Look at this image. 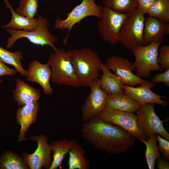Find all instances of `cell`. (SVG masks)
Masks as SVG:
<instances>
[{
  "instance_id": "d6986e66",
  "label": "cell",
  "mask_w": 169,
  "mask_h": 169,
  "mask_svg": "<svg viewBox=\"0 0 169 169\" xmlns=\"http://www.w3.org/2000/svg\"><path fill=\"white\" fill-rule=\"evenodd\" d=\"M100 69L102 74L97 81L101 89L108 95L124 93L120 79L111 72L106 64L102 63Z\"/></svg>"
},
{
  "instance_id": "9a60e30c",
  "label": "cell",
  "mask_w": 169,
  "mask_h": 169,
  "mask_svg": "<svg viewBox=\"0 0 169 169\" xmlns=\"http://www.w3.org/2000/svg\"><path fill=\"white\" fill-rule=\"evenodd\" d=\"M27 71L28 81L40 85L46 95L52 94L53 90L50 84L51 71L47 63L43 64L34 59L29 63Z\"/></svg>"
},
{
  "instance_id": "277c9868",
  "label": "cell",
  "mask_w": 169,
  "mask_h": 169,
  "mask_svg": "<svg viewBox=\"0 0 169 169\" xmlns=\"http://www.w3.org/2000/svg\"><path fill=\"white\" fill-rule=\"evenodd\" d=\"M38 26L35 29L30 31L13 30L10 28H6V31L10 36L7 41L6 48H10L18 39L25 38L29 42L36 45L42 47L48 45L51 47L54 52L57 51V49L54 43L58 39L53 35L49 32V28L50 23L48 19L38 15Z\"/></svg>"
},
{
  "instance_id": "ac0fdd59",
  "label": "cell",
  "mask_w": 169,
  "mask_h": 169,
  "mask_svg": "<svg viewBox=\"0 0 169 169\" xmlns=\"http://www.w3.org/2000/svg\"><path fill=\"white\" fill-rule=\"evenodd\" d=\"M15 88L13 91L14 100L19 107L37 101L41 96L40 91L29 85L20 78L15 79Z\"/></svg>"
},
{
  "instance_id": "d4e9b609",
  "label": "cell",
  "mask_w": 169,
  "mask_h": 169,
  "mask_svg": "<svg viewBox=\"0 0 169 169\" xmlns=\"http://www.w3.org/2000/svg\"><path fill=\"white\" fill-rule=\"evenodd\" d=\"M23 58L21 51L10 52L0 46V59L5 64L13 66L21 75L26 77L27 71L23 68L21 62Z\"/></svg>"
},
{
  "instance_id": "7c38bea8",
  "label": "cell",
  "mask_w": 169,
  "mask_h": 169,
  "mask_svg": "<svg viewBox=\"0 0 169 169\" xmlns=\"http://www.w3.org/2000/svg\"><path fill=\"white\" fill-rule=\"evenodd\" d=\"M97 80L90 85V93L81 107V118L84 122L90 120L106 107L108 95L100 88Z\"/></svg>"
},
{
  "instance_id": "e575fe53",
  "label": "cell",
  "mask_w": 169,
  "mask_h": 169,
  "mask_svg": "<svg viewBox=\"0 0 169 169\" xmlns=\"http://www.w3.org/2000/svg\"><path fill=\"white\" fill-rule=\"evenodd\" d=\"M156 163L157 167L159 169H168L169 168V163L168 160L160 157L156 159Z\"/></svg>"
},
{
  "instance_id": "603a6c76",
  "label": "cell",
  "mask_w": 169,
  "mask_h": 169,
  "mask_svg": "<svg viewBox=\"0 0 169 169\" xmlns=\"http://www.w3.org/2000/svg\"><path fill=\"white\" fill-rule=\"evenodd\" d=\"M69 169H88L90 162L85 157L82 146L77 143L69 152Z\"/></svg>"
},
{
  "instance_id": "cb8c5ba5",
  "label": "cell",
  "mask_w": 169,
  "mask_h": 169,
  "mask_svg": "<svg viewBox=\"0 0 169 169\" xmlns=\"http://www.w3.org/2000/svg\"><path fill=\"white\" fill-rule=\"evenodd\" d=\"M0 169H29L17 153L6 150L0 155Z\"/></svg>"
},
{
  "instance_id": "e0dca14e",
  "label": "cell",
  "mask_w": 169,
  "mask_h": 169,
  "mask_svg": "<svg viewBox=\"0 0 169 169\" xmlns=\"http://www.w3.org/2000/svg\"><path fill=\"white\" fill-rule=\"evenodd\" d=\"M168 22L149 16L145 18L143 29L144 45L153 43H161L166 34H169Z\"/></svg>"
},
{
  "instance_id": "f546056e",
  "label": "cell",
  "mask_w": 169,
  "mask_h": 169,
  "mask_svg": "<svg viewBox=\"0 0 169 169\" xmlns=\"http://www.w3.org/2000/svg\"><path fill=\"white\" fill-rule=\"evenodd\" d=\"M157 61L162 69L169 68V46L164 45L158 49Z\"/></svg>"
},
{
  "instance_id": "f1b7e54d",
  "label": "cell",
  "mask_w": 169,
  "mask_h": 169,
  "mask_svg": "<svg viewBox=\"0 0 169 169\" xmlns=\"http://www.w3.org/2000/svg\"><path fill=\"white\" fill-rule=\"evenodd\" d=\"M15 12L20 15L33 18L38 11V0H19Z\"/></svg>"
},
{
  "instance_id": "6da1fadb",
  "label": "cell",
  "mask_w": 169,
  "mask_h": 169,
  "mask_svg": "<svg viewBox=\"0 0 169 169\" xmlns=\"http://www.w3.org/2000/svg\"><path fill=\"white\" fill-rule=\"evenodd\" d=\"M80 131L82 138L92 146L110 154L125 152L135 142V139L127 131L97 116L84 122Z\"/></svg>"
},
{
  "instance_id": "8992f818",
  "label": "cell",
  "mask_w": 169,
  "mask_h": 169,
  "mask_svg": "<svg viewBox=\"0 0 169 169\" xmlns=\"http://www.w3.org/2000/svg\"><path fill=\"white\" fill-rule=\"evenodd\" d=\"M161 43H153L131 50L135 58V61L132 63L133 67L138 76L150 78L152 75V70L162 71L157 61L158 49Z\"/></svg>"
},
{
  "instance_id": "8fae6325",
  "label": "cell",
  "mask_w": 169,
  "mask_h": 169,
  "mask_svg": "<svg viewBox=\"0 0 169 169\" xmlns=\"http://www.w3.org/2000/svg\"><path fill=\"white\" fill-rule=\"evenodd\" d=\"M29 139L37 143V148L32 154L22 153L21 157L29 169H41L42 168L49 169L52 161V150L50 145L48 142L47 136L41 134L33 135Z\"/></svg>"
},
{
  "instance_id": "4dcf8cb0",
  "label": "cell",
  "mask_w": 169,
  "mask_h": 169,
  "mask_svg": "<svg viewBox=\"0 0 169 169\" xmlns=\"http://www.w3.org/2000/svg\"><path fill=\"white\" fill-rule=\"evenodd\" d=\"M156 137L159 145L158 146L162 158L166 160L169 159V141L158 134Z\"/></svg>"
},
{
  "instance_id": "4fadbf2b",
  "label": "cell",
  "mask_w": 169,
  "mask_h": 169,
  "mask_svg": "<svg viewBox=\"0 0 169 169\" xmlns=\"http://www.w3.org/2000/svg\"><path fill=\"white\" fill-rule=\"evenodd\" d=\"M106 64L120 79L123 85L133 86L147 81L133 73L132 63L126 58L112 56L107 59Z\"/></svg>"
},
{
  "instance_id": "4316f807",
  "label": "cell",
  "mask_w": 169,
  "mask_h": 169,
  "mask_svg": "<svg viewBox=\"0 0 169 169\" xmlns=\"http://www.w3.org/2000/svg\"><path fill=\"white\" fill-rule=\"evenodd\" d=\"M149 16L169 22V0H155L148 9Z\"/></svg>"
},
{
  "instance_id": "8d00e7d4",
  "label": "cell",
  "mask_w": 169,
  "mask_h": 169,
  "mask_svg": "<svg viewBox=\"0 0 169 169\" xmlns=\"http://www.w3.org/2000/svg\"><path fill=\"white\" fill-rule=\"evenodd\" d=\"M1 123H2V121H1V120L0 119V127L1 125Z\"/></svg>"
},
{
  "instance_id": "5b68a950",
  "label": "cell",
  "mask_w": 169,
  "mask_h": 169,
  "mask_svg": "<svg viewBox=\"0 0 169 169\" xmlns=\"http://www.w3.org/2000/svg\"><path fill=\"white\" fill-rule=\"evenodd\" d=\"M144 15L137 8L126 13L120 31L119 41L126 49L131 51L136 47L144 46Z\"/></svg>"
},
{
  "instance_id": "d6a6232c",
  "label": "cell",
  "mask_w": 169,
  "mask_h": 169,
  "mask_svg": "<svg viewBox=\"0 0 169 169\" xmlns=\"http://www.w3.org/2000/svg\"><path fill=\"white\" fill-rule=\"evenodd\" d=\"M155 0H136L137 8L144 14Z\"/></svg>"
},
{
  "instance_id": "52a82bcc",
  "label": "cell",
  "mask_w": 169,
  "mask_h": 169,
  "mask_svg": "<svg viewBox=\"0 0 169 169\" xmlns=\"http://www.w3.org/2000/svg\"><path fill=\"white\" fill-rule=\"evenodd\" d=\"M102 7L96 4L95 0H82L81 3L75 6L67 14V18L61 19L57 17L55 20V28L59 29H67L68 32L63 41L66 42L71 30L77 23H80L85 18L93 16L100 19L102 16Z\"/></svg>"
},
{
  "instance_id": "7402d4cb",
  "label": "cell",
  "mask_w": 169,
  "mask_h": 169,
  "mask_svg": "<svg viewBox=\"0 0 169 169\" xmlns=\"http://www.w3.org/2000/svg\"><path fill=\"white\" fill-rule=\"evenodd\" d=\"M77 143L74 139L66 138L53 141L50 144L53 155L49 169H57L60 167L66 155Z\"/></svg>"
},
{
  "instance_id": "7a4b0ae2",
  "label": "cell",
  "mask_w": 169,
  "mask_h": 169,
  "mask_svg": "<svg viewBox=\"0 0 169 169\" xmlns=\"http://www.w3.org/2000/svg\"><path fill=\"white\" fill-rule=\"evenodd\" d=\"M72 51L71 62L81 86L89 87L99 79L102 61L98 54L90 48Z\"/></svg>"
},
{
  "instance_id": "9c48e42d",
  "label": "cell",
  "mask_w": 169,
  "mask_h": 169,
  "mask_svg": "<svg viewBox=\"0 0 169 169\" xmlns=\"http://www.w3.org/2000/svg\"><path fill=\"white\" fill-rule=\"evenodd\" d=\"M126 13L115 12L104 6L102 9L101 18L97 25L99 34L103 39L112 44L119 43V35Z\"/></svg>"
},
{
  "instance_id": "836d02e7",
  "label": "cell",
  "mask_w": 169,
  "mask_h": 169,
  "mask_svg": "<svg viewBox=\"0 0 169 169\" xmlns=\"http://www.w3.org/2000/svg\"><path fill=\"white\" fill-rule=\"evenodd\" d=\"M17 72L15 69L8 67L0 59V77L4 75L14 76Z\"/></svg>"
},
{
  "instance_id": "d590c367",
  "label": "cell",
  "mask_w": 169,
  "mask_h": 169,
  "mask_svg": "<svg viewBox=\"0 0 169 169\" xmlns=\"http://www.w3.org/2000/svg\"><path fill=\"white\" fill-rule=\"evenodd\" d=\"M3 82V81L2 79L1 78H0V83H2Z\"/></svg>"
},
{
  "instance_id": "ba28073f",
  "label": "cell",
  "mask_w": 169,
  "mask_h": 169,
  "mask_svg": "<svg viewBox=\"0 0 169 169\" xmlns=\"http://www.w3.org/2000/svg\"><path fill=\"white\" fill-rule=\"evenodd\" d=\"M96 116L103 121L124 129L135 139L140 141L148 139L139 127L137 116L133 113L113 110L106 107Z\"/></svg>"
},
{
  "instance_id": "74e56055",
  "label": "cell",
  "mask_w": 169,
  "mask_h": 169,
  "mask_svg": "<svg viewBox=\"0 0 169 169\" xmlns=\"http://www.w3.org/2000/svg\"><path fill=\"white\" fill-rule=\"evenodd\" d=\"M43 1H49V0H42Z\"/></svg>"
},
{
  "instance_id": "484cf974",
  "label": "cell",
  "mask_w": 169,
  "mask_h": 169,
  "mask_svg": "<svg viewBox=\"0 0 169 169\" xmlns=\"http://www.w3.org/2000/svg\"><path fill=\"white\" fill-rule=\"evenodd\" d=\"M140 141L146 147L145 156L148 168L154 169L156 160L161 156L157 144L156 134H152L146 140Z\"/></svg>"
},
{
  "instance_id": "83f0119b",
  "label": "cell",
  "mask_w": 169,
  "mask_h": 169,
  "mask_svg": "<svg viewBox=\"0 0 169 169\" xmlns=\"http://www.w3.org/2000/svg\"><path fill=\"white\" fill-rule=\"evenodd\" d=\"M104 6L120 13H126L137 8L136 0H104Z\"/></svg>"
},
{
  "instance_id": "2e32d148",
  "label": "cell",
  "mask_w": 169,
  "mask_h": 169,
  "mask_svg": "<svg viewBox=\"0 0 169 169\" xmlns=\"http://www.w3.org/2000/svg\"><path fill=\"white\" fill-rule=\"evenodd\" d=\"M40 107L37 101L19 107L16 112L15 120L20 126L18 142H22L28 139L25 136L26 133L30 126L37 120Z\"/></svg>"
},
{
  "instance_id": "44dd1931",
  "label": "cell",
  "mask_w": 169,
  "mask_h": 169,
  "mask_svg": "<svg viewBox=\"0 0 169 169\" xmlns=\"http://www.w3.org/2000/svg\"><path fill=\"white\" fill-rule=\"evenodd\" d=\"M141 105L123 93L108 95L106 107L113 110L134 113Z\"/></svg>"
},
{
  "instance_id": "1f68e13d",
  "label": "cell",
  "mask_w": 169,
  "mask_h": 169,
  "mask_svg": "<svg viewBox=\"0 0 169 169\" xmlns=\"http://www.w3.org/2000/svg\"><path fill=\"white\" fill-rule=\"evenodd\" d=\"M153 83L163 82L167 87L169 86V68L164 72L156 75L151 80Z\"/></svg>"
},
{
  "instance_id": "5bb4252c",
  "label": "cell",
  "mask_w": 169,
  "mask_h": 169,
  "mask_svg": "<svg viewBox=\"0 0 169 169\" xmlns=\"http://www.w3.org/2000/svg\"><path fill=\"white\" fill-rule=\"evenodd\" d=\"M155 85V83L147 81L137 87L124 85L122 87L124 94L131 97L141 105L153 103L166 107L168 105V101L161 99H165L166 97L156 94L151 90V88Z\"/></svg>"
},
{
  "instance_id": "30bf717a",
  "label": "cell",
  "mask_w": 169,
  "mask_h": 169,
  "mask_svg": "<svg viewBox=\"0 0 169 169\" xmlns=\"http://www.w3.org/2000/svg\"><path fill=\"white\" fill-rule=\"evenodd\" d=\"M136 113L138 126L148 138L155 134L169 140V134L164 127L163 121L155 111L154 104L141 105Z\"/></svg>"
},
{
  "instance_id": "ffe728a7",
  "label": "cell",
  "mask_w": 169,
  "mask_h": 169,
  "mask_svg": "<svg viewBox=\"0 0 169 169\" xmlns=\"http://www.w3.org/2000/svg\"><path fill=\"white\" fill-rule=\"evenodd\" d=\"M6 7L10 10L12 17L9 22L2 27L3 29L10 28L13 30L30 31L36 29L38 26V17L30 18L17 13L8 0H4Z\"/></svg>"
},
{
  "instance_id": "3957f363",
  "label": "cell",
  "mask_w": 169,
  "mask_h": 169,
  "mask_svg": "<svg viewBox=\"0 0 169 169\" xmlns=\"http://www.w3.org/2000/svg\"><path fill=\"white\" fill-rule=\"evenodd\" d=\"M72 54V50L59 49L50 53L46 63L51 70L52 82L74 88L81 86L71 62Z\"/></svg>"
}]
</instances>
